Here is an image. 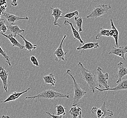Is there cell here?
<instances>
[{"label":"cell","instance_id":"cell-25","mask_svg":"<svg viewBox=\"0 0 127 118\" xmlns=\"http://www.w3.org/2000/svg\"><path fill=\"white\" fill-rule=\"evenodd\" d=\"M75 22L76 24V27L78 30L79 32H81L82 30V23H83V19L81 17H75L74 18Z\"/></svg>","mask_w":127,"mask_h":118},{"label":"cell","instance_id":"cell-34","mask_svg":"<svg viewBox=\"0 0 127 118\" xmlns=\"http://www.w3.org/2000/svg\"><path fill=\"white\" fill-rule=\"evenodd\" d=\"M7 2L6 0H0V6L1 5H4L6 4Z\"/></svg>","mask_w":127,"mask_h":118},{"label":"cell","instance_id":"cell-13","mask_svg":"<svg viewBox=\"0 0 127 118\" xmlns=\"http://www.w3.org/2000/svg\"><path fill=\"white\" fill-rule=\"evenodd\" d=\"M30 89H31L30 88H28L27 89H26L25 91H23L22 92H17L14 91L11 95H9V96L6 99H5V100L3 101H1L0 102L1 103H7L8 102H10V101H15V100H16L23 94L27 92L29 90H30Z\"/></svg>","mask_w":127,"mask_h":118},{"label":"cell","instance_id":"cell-20","mask_svg":"<svg viewBox=\"0 0 127 118\" xmlns=\"http://www.w3.org/2000/svg\"><path fill=\"white\" fill-rule=\"evenodd\" d=\"M44 83L47 84H49L52 86H55L56 85V80L54 78L53 74H49L43 77Z\"/></svg>","mask_w":127,"mask_h":118},{"label":"cell","instance_id":"cell-8","mask_svg":"<svg viewBox=\"0 0 127 118\" xmlns=\"http://www.w3.org/2000/svg\"><path fill=\"white\" fill-rule=\"evenodd\" d=\"M127 53V46H122L118 47H112L110 51L109 52V55H114L121 57L124 60H125V55Z\"/></svg>","mask_w":127,"mask_h":118},{"label":"cell","instance_id":"cell-14","mask_svg":"<svg viewBox=\"0 0 127 118\" xmlns=\"http://www.w3.org/2000/svg\"><path fill=\"white\" fill-rule=\"evenodd\" d=\"M51 10H53V13L51 15L53 16L54 18V25L55 26H58L61 27V26L58 23V20L60 18L63 17V15H64V13L62 10L59 8L56 7L50 8Z\"/></svg>","mask_w":127,"mask_h":118},{"label":"cell","instance_id":"cell-2","mask_svg":"<svg viewBox=\"0 0 127 118\" xmlns=\"http://www.w3.org/2000/svg\"><path fill=\"white\" fill-rule=\"evenodd\" d=\"M70 96L68 95L64 94L57 92L53 90H46L37 95L32 96H26L24 100H35V99H46L48 100H54L58 98H66L69 99Z\"/></svg>","mask_w":127,"mask_h":118},{"label":"cell","instance_id":"cell-4","mask_svg":"<svg viewBox=\"0 0 127 118\" xmlns=\"http://www.w3.org/2000/svg\"><path fill=\"white\" fill-rule=\"evenodd\" d=\"M111 9V6L110 5L107 4H99L96 5L92 10L91 14L87 15V18L102 17L103 15L109 11V10Z\"/></svg>","mask_w":127,"mask_h":118},{"label":"cell","instance_id":"cell-21","mask_svg":"<svg viewBox=\"0 0 127 118\" xmlns=\"http://www.w3.org/2000/svg\"><path fill=\"white\" fill-rule=\"evenodd\" d=\"M18 35L25 42V48L26 49V51H28L30 52H31L32 50L36 49L37 45H36V44L34 45V44L31 43V42L28 41L27 40H26V38L23 36L20 35V34H18Z\"/></svg>","mask_w":127,"mask_h":118},{"label":"cell","instance_id":"cell-32","mask_svg":"<svg viewBox=\"0 0 127 118\" xmlns=\"http://www.w3.org/2000/svg\"><path fill=\"white\" fill-rule=\"evenodd\" d=\"M46 114L47 116H49L50 117H51L52 118H63V116H58L56 115H54V113L53 114H51V113L48 112H46Z\"/></svg>","mask_w":127,"mask_h":118},{"label":"cell","instance_id":"cell-26","mask_svg":"<svg viewBox=\"0 0 127 118\" xmlns=\"http://www.w3.org/2000/svg\"><path fill=\"white\" fill-rule=\"evenodd\" d=\"M56 115L58 116H65L66 115V108L64 107V106L61 105H56Z\"/></svg>","mask_w":127,"mask_h":118},{"label":"cell","instance_id":"cell-23","mask_svg":"<svg viewBox=\"0 0 127 118\" xmlns=\"http://www.w3.org/2000/svg\"><path fill=\"white\" fill-rule=\"evenodd\" d=\"M91 112L93 114H95L98 118H104V113L100 108L93 107L92 108Z\"/></svg>","mask_w":127,"mask_h":118},{"label":"cell","instance_id":"cell-27","mask_svg":"<svg viewBox=\"0 0 127 118\" xmlns=\"http://www.w3.org/2000/svg\"><path fill=\"white\" fill-rule=\"evenodd\" d=\"M0 54L1 55V56L3 57V58L5 59V62H6V63L8 64L9 66H11V64L10 62V57L6 54V53L5 52L2 48H1V47L0 46Z\"/></svg>","mask_w":127,"mask_h":118},{"label":"cell","instance_id":"cell-11","mask_svg":"<svg viewBox=\"0 0 127 118\" xmlns=\"http://www.w3.org/2000/svg\"><path fill=\"white\" fill-rule=\"evenodd\" d=\"M0 34L2 35L3 36H5L9 40V41H10V43L12 44V46L13 47H17L20 50H23L24 48H25V46L20 44V43L15 39V37L13 36L12 34L5 35L4 33L0 32Z\"/></svg>","mask_w":127,"mask_h":118},{"label":"cell","instance_id":"cell-3","mask_svg":"<svg viewBox=\"0 0 127 118\" xmlns=\"http://www.w3.org/2000/svg\"><path fill=\"white\" fill-rule=\"evenodd\" d=\"M66 73L71 77L73 80L74 85V96L72 106H76L79 104L80 101L84 96L87 95V92L83 89H82L77 84L75 78L71 74L70 69H67Z\"/></svg>","mask_w":127,"mask_h":118},{"label":"cell","instance_id":"cell-15","mask_svg":"<svg viewBox=\"0 0 127 118\" xmlns=\"http://www.w3.org/2000/svg\"><path fill=\"white\" fill-rule=\"evenodd\" d=\"M117 66H118L117 74L118 80H120L122 79L123 77L127 75V67L122 62H120L117 64Z\"/></svg>","mask_w":127,"mask_h":118},{"label":"cell","instance_id":"cell-30","mask_svg":"<svg viewBox=\"0 0 127 118\" xmlns=\"http://www.w3.org/2000/svg\"><path fill=\"white\" fill-rule=\"evenodd\" d=\"M30 60L31 62L32 63V64L34 65H35L36 66L38 67L39 66V64L38 63V61L37 60V58H36L35 57L32 56L30 58Z\"/></svg>","mask_w":127,"mask_h":118},{"label":"cell","instance_id":"cell-31","mask_svg":"<svg viewBox=\"0 0 127 118\" xmlns=\"http://www.w3.org/2000/svg\"><path fill=\"white\" fill-rule=\"evenodd\" d=\"M7 6V5L6 4L0 6V18L1 17V15H3V13L5 12Z\"/></svg>","mask_w":127,"mask_h":118},{"label":"cell","instance_id":"cell-33","mask_svg":"<svg viewBox=\"0 0 127 118\" xmlns=\"http://www.w3.org/2000/svg\"><path fill=\"white\" fill-rule=\"evenodd\" d=\"M12 1L10 3V5L13 6H17L18 5L17 3V0H11Z\"/></svg>","mask_w":127,"mask_h":118},{"label":"cell","instance_id":"cell-9","mask_svg":"<svg viewBox=\"0 0 127 118\" xmlns=\"http://www.w3.org/2000/svg\"><path fill=\"white\" fill-rule=\"evenodd\" d=\"M5 18L6 20L10 24H14L15 23L20 20H28L29 17L26 16L25 17H20L17 15L11 14L10 13L4 12L2 15Z\"/></svg>","mask_w":127,"mask_h":118},{"label":"cell","instance_id":"cell-17","mask_svg":"<svg viewBox=\"0 0 127 118\" xmlns=\"http://www.w3.org/2000/svg\"><path fill=\"white\" fill-rule=\"evenodd\" d=\"M64 24L65 25H70L71 28V31L73 35L74 39H76L79 41L81 44H84V42L81 39V37L79 33V32L76 31V29L74 28L72 23L71 22H69L67 20H65L64 22Z\"/></svg>","mask_w":127,"mask_h":118},{"label":"cell","instance_id":"cell-16","mask_svg":"<svg viewBox=\"0 0 127 118\" xmlns=\"http://www.w3.org/2000/svg\"><path fill=\"white\" fill-rule=\"evenodd\" d=\"M8 30L10 31L13 36L15 37L19 34L24 33L25 30L20 29L19 26L15 24H10L6 25Z\"/></svg>","mask_w":127,"mask_h":118},{"label":"cell","instance_id":"cell-5","mask_svg":"<svg viewBox=\"0 0 127 118\" xmlns=\"http://www.w3.org/2000/svg\"><path fill=\"white\" fill-rule=\"evenodd\" d=\"M103 69L100 67H98L97 68V81L99 87L103 86L105 89L109 88V85L108 84V81L109 79V75L108 73L104 74Z\"/></svg>","mask_w":127,"mask_h":118},{"label":"cell","instance_id":"cell-24","mask_svg":"<svg viewBox=\"0 0 127 118\" xmlns=\"http://www.w3.org/2000/svg\"><path fill=\"white\" fill-rule=\"evenodd\" d=\"M100 108L101 109L102 111H103L104 113V118L107 117V116H109V117H112L114 115V113L112 111H110L109 110L107 109L106 106V103L104 101L101 106L100 107Z\"/></svg>","mask_w":127,"mask_h":118},{"label":"cell","instance_id":"cell-35","mask_svg":"<svg viewBox=\"0 0 127 118\" xmlns=\"http://www.w3.org/2000/svg\"><path fill=\"white\" fill-rule=\"evenodd\" d=\"M3 117H5V118H6V117H8V118H9L10 117H9V116H2V118H3Z\"/></svg>","mask_w":127,"mask_h":118},{"label":"cell","instance_id":"cell-6","mask_svg":"<svg viewBox=\"0 0 127 118\" xmlns=\"http://www.w3.org/2000/svg\"><path fill=\"white\" fill-rule=\"evenodd\" d=\"M117 84V85L114 88H108V89H100L97 87H95V90H98L99 91H109V90H112V91H120V90H127V79H123V80H117L116 82Z\"/></svg>","mask_w":127,"mask_h":118},{"label":"cell","instance_id":"cell-10","mask_svg":"<svg viewBox=\"0 0 127 118\" xmlns=\"http://www.w3.org/2000/svg\"><path fill=\"white\" fill-rule=\"evenodd\" d=\"M8 72L3 67L0 66V79L2 82L3 87L6 93L8 92Z\"/></svg>","mask_w":127,"mask_h":118},{"label":"cell","instance_id":"cell-1","mask_svg":"<svg viewBox=\"0 0 127 118\" xmlns=\"http://www.w3.org/2000/svg\"><path fill=\"white\" fill-rule=\"evenodd\" d=\"M81 72L83 80L87 82L89 86L90 90L93 93H95V89L97 85V76L93 71L89 70L84 66L81 62H79L77 64Z\"/></svg>","mask_w":127,"mask_h":118},{"label":"cell","instance_id":"cell-28","mask_svg":"<svg viewBox=\"0 0 127 118\" xmlns=\"http://www.w3.org/2000/svg\"><path fill=\"white\" fill-rule=\"evenodd\" d=\"M5 20L4 19L0 18V32L5 33L7 31V28L5 24Z\"/></svg>","mask_w":127,"mask_h":118},{"label":"cell","instance_id":"cell-19","mask_svg":"<svg viewBox=\"0 0 127 118\" xmlns=\"http://www.w3.org/2000/svg\"><path fill=\"white\" fill-rule=\"evenodd\" d=\"M82 109L79 107H76V106H72L68 113L70 114L73 118H81L84 117L82 115Z\"/></svg>","mask_w":127,"mask_h":118},{"label":"cell","instance_id":"cell-22","mask_svg":"<svg viewBox=\"0 0 127 118\" xmlns=\"http://www.w3.org/2000/svg\"><path fill=\"white\" fill-rule=\"evenodd\" d=\"M110 36V30L104 29L103 28H100L99 31L97 33L96 36L95 37L96 40H98L101 36Z\"/></svg>","mask_w":127,"mask_h":118},{"label":"cell","instance_id":"cell-7","mask_svg":"<svg viewBox=\"0 0 127 118\" xmlns=\"http://www.w3.org/2000/svg\"><path fill=\"white\" fill-rule=\"evenodd\" d=\"M66 35H65L64 36V37L62 39L59 47L56 49V51L54 52V55L55 56V60L58 62L65 60V57L66 56L67 52H64L63 49V44L64 43V40L66 39Z\"/></svg>","mask_w":127,"mask_h":118},{"label":"cell","instance_id":"cell-12","mask_svg":"<svg viewBox=\"0 0 127 118\" xmlns=\"http://www.w3.org/2000/svg\"><path fill=\"white\" fill-rule=\"evenodd\" d=\"M110 24L111 26V30H110V36L113 37L114 39L115 45L117 47H119V31L117 30L114 26L112 18H110Z\"/></svg>","mask_w":127,"mask_h":118},{"label":"cell","instance_id":"cell-18","mask_svg":"<svg viewBox=\"0 0 127 118\" xmlns=\"http://www.w3.org/2000/svg\"><path fill=\"white\" fill-rule=\"evenodd\" d=\"M99 44L97 42H92L83 44V46L78 47L76 48L77 51H82L81 52H84V51L90 49H96L99 47Z\"/></svg>","mask_w":127,"mask_h":118},{"label":"cell","instance_id":"cell-29","mask_svg":"<svg viewBox=\"0 0 127 118\" xmlns=\"http://www.w3.org/2000/svg\"><path fill=\"white\" fill-rule=\"evenodd\" d=\"M79 15V12L77 10H75V11H73V12L67 13L64 16H63V17H64V18H67L69 19H70L72 17H73L74 16H77V15Z\"/></svg>","mask_w":127,"mask_h":118}]
</instances>
